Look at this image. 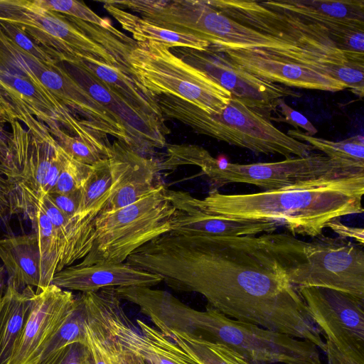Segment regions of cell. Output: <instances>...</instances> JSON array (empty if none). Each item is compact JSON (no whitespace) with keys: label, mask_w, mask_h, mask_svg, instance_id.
Here are the masks:
<instances>
[{"label":"cell","mask_w":364,"mask_h":364,"mask_svg":"<svg viewBox=\"0 0 364 364\" xmlns=\"http://www.w3.org/2000/svg\"><path fill=\"white\" fill-rule=\"evenodd\" d=\"M126 262L159 275L173 290L196 292L225 316L314 343L325 342L264 234L188 237L165 233Z\"/></svg>","instance_id":"6da1fadb"},{"label":"cell","mask_w":364,"mask_h":364,"mask_svg":"<svg viewBox=\"0 0 364 364\" xmlns=\"http://www.w3.org/2000/svg\"><path fill=\"white\" fill-rule=\"evenodd\" d=\"M364 171L325 177L275 191L223 194L212 190L190 201L205 213L227 218L274 221L292 235L317 237L329 222L363 212Z\"/></svg>","instance_id":"7a4b0ae2"},{"label":"cell","mask_w":364,"mask_h":364,"mask_svg":"<svg viewBox=\"0 0 364 364\" xmlns=\"http://www.w3.org/2000/svg\"><path fill=\"white\" fill-rule=\"evenodd\" d=\"M264 235L278 264L296 289L328 288L364 299L363 246L322 235L310 241L287 233Z\"/></svg>","instance_id":"3957f363"},{"label":"cell","mask_w":364,"mask_h":364,"mask_svg":"<svg viewBox=\"0 0 364 364\" xmlns=\"http://www.w3.org/2000/svg\"><path fill=\"white\" fill-rule=\"evenodd\" d=\"M164 119H175L196 132L257 154L304 157L315 149L282 132L264 115L231 97L218 114H210L186 101L168 95L152 96Z\"/></svg>","instance_id":"277c9868"},{"label":"cell","mask_w":364,"mask_h":364,"mask_svg":"<svg viewBox=\"0 0 364 364\" xmlns=\"http://www.w3.org/2000/svg\"><path fill=\"white\" fill-rule=\"evenodd\" d=\"M176 211L163 184L131 205L99 214L91 250L76 264L124 262L138 248L169 232Z\"/></svg>","instance_id":"5b68a950"},{"label":"cell","mask_w":364,"mask_h":364,"mask_svg":"<svg viewBox=\"0 0 364 364\" xmlns=\"http://www.w3.org/2000/svg\"><path fill=\"white\" fill-rule=\"evenodd\" d=\"M191 323L193 335L226 346L249 364L321 363L314 343L230 318L208 305L205 311L192 309Z\"/></svg>","instance_id":"8992f818"},{"label":"cell","mask_w":364,"mask_h":364,"mask_svg":"<svg viewBox=\"0 0 364 364\" xmlns=\"http://www.w3.org/2000/svg\"><path fill=\"white\" fill-rule=\"evenodd\" d=\"M129 60L138 82L151 97H176L210 114L220 113L231 100L228 91L165 44L137 42Z\"/></svg>","instance_id":"52a82bcc"},{"label":"cell","mask_w":364,"mask_h":364,"mask_svg":"<svg viewBox=\"0 0 364 364\" xmlns=\"http://www.w3.org/2000/svg\"><path fill=\"white\" fill-rule=\"evenodd\" d=\"M39 60L15 45L0 28V93L17 120L30 114L46 125L56 122L71 135L87 132L81 120L62 105L36 73Z\"/></svg>","instance_id":"ba28073f"},{"label":"cell","mask_w":364,"mask_h":364,"mask_svg":"<svg viewBox=\"0 0 364 364\" xmlns=\"http://www.w3.org/2000/svg\"><path fill=\"white\" fill-rule=\"evenodd\" d=\"M0 21L18 26L59 62L89 58L125 73L117 59L68 16L47 10L35 0H0Z\"/></svg>","instance_id":"9c48e42d"},{"label":"cell","mask_w":364,"mask_h":364,"mask_svg":"<svg viewBox=\"0 0 364 364\" xmlns=\"http://www.w3.org/2000/svg\"><path fill=\"white\" fill-rule=\"evenodd\" d=\"M196 166L208 177L212 187L210 191L231 183H247L264 191H275L325 177L364 171V168L331 160L323 154L313 152L304 157L248 164L223 163L208 153L197 162Z\"/></svg>","instance_id":"30bf717a"},{"label":"cell","mask_w":364,"mask_h":364,"mask_svg":"<svg viewBox=\"0 0 364 364\" xmlns=\"http://www.w3.org/2000/svg\"><path fill=\"white\" fill-rule=\"evenodd\" d=\"M7 132L9 155L0 172L9 186H23L37 193L54 188L67 154L43 122L28 114L11 124Z\"/></svg>","instance_id":"8fae6325"},{"label":"cell","mask_w":364,"mask_h":364,"mask_svg":"<svg viewBox=\"0 0 364 364\" xmlns=\"http://www.w3.org/2000/svg\"><path fill=\"white\" fill-rule=\"evenodd\" d=\"M170 50L183 61L212 78L232 97L257 111L269 120L279 99L297 96L287 87L266 81L247 72L211 45L205 50L188 48H172Z\"/></svg>","instance_id":"7c38bea8"},{"label":"cell","mask_w":364,"mask_h":364,"mask_svg":"<svg viewBox=\"0 0 364 364\" xmlns=\"http://www.w3.org/2000/svg\"><path fill=\"white\" fill-rule=\"evenodd\" d=\"M109 331L124 348L151 364H198L175 342L144 321L135 326L125 314L115 287L90 292Z\"/></svg>","instance_id":"4fadbf2b"},{"label":"cell","mask_w":364,"mask_h":364,"mask_svg":"<svg viewBox=\"0 0 364 364\" xmlns=\"http://www.w3.org/2000/svg\"><path fill=\"white\" fill-rule=\"evenodd\" d=\"M296 290L325 339L341 349L364 350V299L323 287Z\"/></svg>","instance_id":"5bb4252c"},{"label":"cell","mask_w":364,"mask_h":364,"mask_svg":"<svg viewBox=\"0 0 364 364\" xmlns=\"http://www.w3.org/2000/svg\"><path fill=\"white\" fill-rule=\"evenodd\" d=\"M75 302L71 291L54 284L36 291L30 315L6 364H38Z\"/></svg>","instance_id":"9a60e30c"},{"label":"cell","mask_w":364,"mask_h":364,"mask_svg":"<svg viewBox=\"0 0 364 364\" xmlns=\"http://www.w3.org/2000/svg\"><path fill=\"white\" fill-rule=\"evenodd\" d=\"M69 73L101 105L115 116L124 125L131 141V149L148 157L155 149L166 145L168 133L164 124L140 114L115 92L80 66L63 63Z\"/></svg>","instance_id":"2e32d148"},{"label":"cell","mask_w":364,"mask_h":364,"mask_svg":"<svg viewBox=\"0 0 364 364\" xmlns=\"http://www.w3.org/2000/svg\"><path fill=\"white\" fill-rule=\"evenodd\" d=\"M213 47L247 72L266 81L288 87L333 92L347 88L343 82L316 68L264 50Z\"/></svg>","instance_id":"e0dca14e"},{"label":"cell","mask_w":364,"mask_h":364,"mask_svg":"<svg viewBox=\"0 0 364 364\" xmlns=\"http://www.w3.org/2000/svg\"><path fill=\"white\" fill-rule=\"evenodd\" d=\"M176 208L169 232L188 237L253 236L272 233L279 226L274 221L227 218L205 213L189 200L188 192L167 189Z\"/></svg>","instance_id":"ac0fdd59"},{"label":"cell","mask_w":364,"mask_h":364,"mask_svg":"<svg viewBox=\"0 0 364 364\" xmlns=\"http://www.w3.org/2000/svg\"><path fill=\"white\" fill-rule=\"evenodd\" d=\"M109 156L116 186L100 213L131 205L163 185L160 161L143 156L118 140L112 144Z\"/></svg>","instance_id":"d6986e66"},{"label":"cell","mask_w":364,"mask_h":364,"mask_svg":"<svg viewBox=\"0 0 364 364\" xmlns=\"http://www.w3.org/2000/svg\"><path fill=\"white\" fill-rule=\"evenodd\" d=\"M163 282L153 274L127 262L97 263L89 266L73 264L57 272L51 284L68 291L96 292L107 287H152Z\"/></svg>","instance_id":"ffe728a7"},{"label":"cell","mask_w":364,"mask_h":364,"mask_svg":"<svg viewBox=\"0 0 364 364\" xmlns=\"http://www.w3.org/2000/svg\"><path fill=\"white\" fill-rule=\"evenodd\" d=\"M10 213H22L31 223L41 255L39 291L51 284L58 272L60 247L52 223L41 209L36 193L23 186H10Z\"/></svg>","instance_id":"44dd1931"},{"label":"cell","mask_w":364,"mask_h":364,"mask_svg":"<svg viewBox=\"0 0 364 364\" xmlns=\"http://www.w3.org/2000/svg\"><path fill=\"white\" fill-rule=\"evenodd\" d=\"M323 27L328 33L339 26L364 28V1L283 0L259 2Z\"/></svg>","instance_id":"7402d4cb"},{"label":"cell","mask_w":364,"mask_h":364,"mask_svg":"<svg viewBox=\"0 0 364 364\" xmlns=\"http://www.w3.org/2000/svg\"><path fill=\"white\" fill-rule=\"evenodd\" d=\"M0 259L6 284L22 290L41 284V255L36 235L31 232L0 237Z\"/></svg>","instance_id":"603a6c76"},{"label":"cell","mask_w":364,"mask_h":364,"mask_svg":"<svg viewBox=\"0 0 364 364\" xmlns=\"http://www.w3.org/2000/svg\"><path fill=\"white\" fill-rule=\"evenodd\" d=\"M64 63L75 64L87 71L144 116L164 124L153 97L138 82L118 68L89 58L72 57Z\"/></svg>","instance_id":"cb8c5ba5"},{"label":"cell","mask_w":364,"mask_h":364,"mask_svg":"<svg viewBox=\"0 0 364 364\" xmlns=\"http://www.w3.org/2000/svg\"><path fill=\"white\" fill-rule=\"evenodd\" d=\"M35 296L33 287L18 290L6 284L0 301V364L9 361L30 315Z\"/></svg>","instance_id":"d4e9b609"},{"label":"cell","mask_w":364,"mask_h":364,"mask_svg":"<svg viewBox=\"0 0 364 364\" xmlns=\"http://www.w3.org/2000/svg\"><path fill=\"white\" fill-rule=\"evenodd\" d=\"M104 8L119 23L123 29L129 32L136 42L154 41L172 48H188L205 50L209 43L191 35L172 31L149 23L141 17L118 8L107 1H102Z\"/></svg>","instance_id":"484cf974"},{"label":"cell","mask_w":364,"mask_h":364,"mask_svg":"<svg viewBox=\"0 0 364 364\" xmlns=\"http://www.w3.org/2000/svg\"><path fill=\"white\" fill-rule=\"evenodd\" d=\"M287 134L309 144L331 160L351 167L364 168V139L362 135L333 141L308 135L299 129H289Z\"/></svg>","instance_id":"4316f807"},{"label":"cell","mask_w":364,"mask_h":364,"mask_svg":"<svg viewBox=\"0 0 364 364\" xmlns=\"http://www.w3.org/2000/svg\"><path fill=\"white\" fill-rule=\"evenodd\" d=\"M170 340L198 364H249L242 355L226 346L194 335L172 332Z\"/></svg>","instance_id":"83f0119b"},{"label":"cell","mask_w":364,"mask_h":364,"mask_svg":"<svg viewBox=\"0 0 364 364\" xmlns=\"http://www.w3.org/2000/svg\"><path fill=\"white\" fill-rule=\"evenodd\" d=\"M46 126L59 146L75 161L93 166L108 158L112 144L102 145L73 136L56 122Z\"/></svg>","instance_id":"f1b7e54d"},{"label":"cell","mask_w":364,"mask_h":364,"mask_svg":"<svg viewBox=\"0 0 364 364\" xmlns=\"http://www.w3.org/2000/svg\"><path fill=\"white\" fill-rule=\"evenodd\" d=\"M85 312L80 296L71 313L47 347L41 360L53 351L77 343L85 345Z\"/></svg>","instance_id":"f546056e"},{"label":"cell","mask_w":364,"mask_h":364,"mask_svg":"<svg viewBox=\"0 0 364 364\" xmlns=\"http://www.w3.org/2000/svg\"><path fill=\"white\" fill-rule=\"evenodd\" d=\"M35 1L41 7L51 11L78 18L107 29L114 28L107 19L99 16L82 1L73 0H35Z\"/></svg>","instance_id":"4dcf8cb0"},{"label":"cell","mask_w":364,"mask_h":364,"mask_svg":"<svg viewBox=\"0 0 364 364\" xmlns=\"http://www.w3.org/2000/svg\"><path fill=\"white\" fill-rule=\"evenodd\" d=\"M92 169L93 166L78 162L67 155L58 181L50 193H70L80 190Z\"/></svg>","instance_id":"1f68e13d"},{"label":"cell","mask_w":364,"mask_h":364,"mask_svg":"<svg viewBox=\"0 0 364 364\" xmlns=\"http://www.w3.org/2000/svg\"><path fill=\"white\" fill-rule=\"evenodd\" d=\"M88 301L97 318L104 353L109 364H139L137 358L123 347L105 325L90 294Z\"/></svg>","instance_id":"d6a6232c"},{"label":"cell","mask_w":364,"mask_h":364,"mask_svg":"<svg viewBox=\"0 0 364 364\" xmlns=\"http://www.w3.org/2000/svg\"><path fill=\"white\" fill-rule=\"evenodd\" d=\"M0 28L15 45L33 57L48 64L59 63L18 26L0 21Z\"/></svg>","instance_id":"836d02e7"},{"label":"cell","mask_w":364,"mask_h":364,"mask_svg":"<svg viewBox=\"0 0 364 364\" xmlns=\"http://www.w3.org/2000/svg\"><path fill=\"white\" fill-rule=\"evenodd\" d=\"M38 364H92V360L87 347L75 343L53 351Z\"/></svg>","instance_id":"e575fe53"},{"label":"cell","mask_w":364,"mask_h":364,"mask_svg":"<svg viewBox=\"0 0 364 364\" xmlns=\"http://www.w3.org/2000/svg\"><path fill=\"white\" fill-rule=\"evenodd\" d=\"M34 192V191H33ZM36 193L38 203L50 220L56 232L60 247V257L65 248L69 229L68 218L53 203L47 193Z\"/></svg>","instance_id":"d590c367"},{"label":"cell","mask_w":364,"mask_h":364,"mask_svg":"<svg viewBox=\"0 0 364 364\" xmlns=\"http://www.w3.org/2000/svg\"><path fill=\"white\" fill-rule=\"evenodd\" d=\"M274 112L277 116L272 117L270 121L286 122L296 128L300 127L310 136H314L318 132L317 129L305 116L289 106L282 98L277 101Z\"/></svg>","instance_id":"8d00e7d4"},{"label":"cell","mask_w":364,"mask_h":364,"mask_svg":"<svg viewBox=\"0 0 364 364\" xmlns=\"http://www.w3.org/2000/svg\"><path fill=\"white\" fill-rule=\"evenodd\" d=\"M325 348L328 364H364V350L341 349L327 338Z\"/></svg>","instance_id":"74e56055"},{"label":"cell","mask_w":364,"mask_h":364,"mask_svg":"<svg viewBox=\"0 0 364 364\" xmlns=\"http://www.w3.org/2000/svg\"><path fill=\"white\" fill-rule=\"evenodd\" d=\"M53 203L68 218L69 222L75 215L80 203V190L70 193H47Z\"/></svg>","instance_id":"f35d334b"},{"label":"cell","mask_w":364,"mask_h":364,"mask_svg":"<svg viewBox=\"0 0 364 364\" xmlns=\"http://www.w3.org/2000/svg\"><path fill=\"white\" fill-rule=\"evenodd\" d=\"M327 228H331L339 237L353 238L361 246L364 242V230L363 228L351 227L343 224L339 219L328 223Z\"/></svg>","instance_id":"ab89813d"},{"label":"cell","mask_w":364,"mask_h":364,"mask_svg":"<svg viewBox=\"0 0 364 364\" xmlns=\"http://www.w3.org/2000/svg\"><path fill=\"white\" fill-rule=\"evenodd\" d=\"M10 186L6 177L0 172V218L10 213Z\"/></svg>","instance_id":"60d3db41"},{"label":"cell","mask_w":364,"mask_h":364,"mask_svg":"<svg viewBox=\"0 0 364 364\" xmlns=\"http://www.w3.org/2000/svg\"><path fill=\"white\" fill-rule=\"evenodd\" d=\"M14 120H17L15 112L0 93V131L6 123L11 124Z\"/></svg>","instance_id":"b9f144b4"},{"label":"cell","mask_w":364,"mask_h":364,"mask_svg":"<svg viewBox=\"0 0 364 364\" xmlns=\"http://www.w3.org/2000/svg\"><path fill=\"white\" fill-rule=\"evenodd\" d=\"M6 135V132L0 131V166L5 165L8 159L9 145Z\"/></svg>","instance_id":"7bdbcfd3"},{"label":"cell","mask_w":364,"mask_h":364,"mask_svg":"<svg viewBox=\"0 0 364 364\" xmlns=\"http://www.w3.org/2000/svg\"><path fill=\"white\" fill-rule=\"evenodd\" d=\"M6 288V274L2 264H0V301Z\"/></svg>","instance_id":"ee69618b"},{"label":"cell","mask_w":364,"mask_h":364,"mask_svg":"<svg viewBox=\"0 0 364 364\" xmlns=\"http://www.w3.org/2000/svg\"><path fill=\"white\" fill-rule=\"evenodd\" d=\"M137 360H138L139 364H151V363H148V362H146V361H145V360H142L141 358H137Z\"/></svg>","instance_id":"f6af8a7d"}]
</instances>
